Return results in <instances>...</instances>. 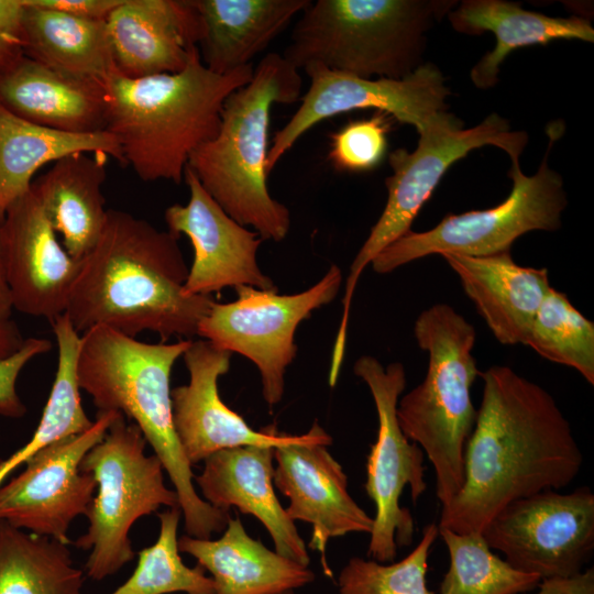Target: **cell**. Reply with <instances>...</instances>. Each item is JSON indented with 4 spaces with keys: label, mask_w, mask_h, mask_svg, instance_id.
<instances>
[{
    "label": "cell",
    "mask_w": 594,
    "mask_h": 594,
    "mask_svg": "<svg viewBox=\"0 0 594 594\" xmlns=\"http://www.w3.org/2000/svg\"><path fill=\"white\" fill-rule=\"evenodd\" d=\"M122 1L123 0H25L30 6L95 20H107L109 14L119 7Z\"/></svg>",
    "instance_id": "39"
},
{
    "label": "cell",
    "mask_w": 594,
    "mask_h": 594,
    "mask_svg": "<svg viewBox=\"0 0 594 594\" xmlns=\"http://www.w3.org/2000/svg\"><path fill=\"white\" fill-rule=\"evenodd\" d=\"M342 272L332 264L310 288L280 295L277 287L234 288L237 299L213 302L201 318L197 336L252 361L261 375L262 394L270 407L284 395L285 372L297 353L295 333L301 321L338 295Z\"/></svg>",
    "instance_id": "11"
},
{
    "label": "cell",
    "mask_w": 594,
    "mask_h": 594,
    "mask_svg": "<svg viewBox=\"0 0 594 594\" xmlns=\"http://www.w3.org/2000/svg\"><path fill=\"white\" fill-rule=\"evenodd\" d=\"M106 22L116 72L128 78L182 72L201 38L193 0H123Z\"/></svg>",
    "instance_id": "20"
},
{
    "label": "cell",
    "mask_w": 594,
    "mask_h": 594,
    "mask_svg": "<svg viewBox=\"0 0 594 594\" xmlns=\"http://www.w3.org/2000/svg\"><path fill=\"white\" fill-rule=\"evenodd\" d=\"M58 348V362L51 394L31 440L0 463V486L7 475L43 447L88 430L94 421L86 415L78 382L81 336L63 314L51 321Z\"/></svg>",
    "instance_id": "31"
},
{
    "label": "cell",
    "mask_w": 594,
    "mask_h": 594,
    "mask_svg": "<svg viewBox=\"0 0 594 594\" xmlns=\"http://www.w3.org/2000/svg\"><path fill=\"white\" fill-rule=\"evenodd\" d=\"M454 1L317 0L300 13L283 57L364 79H402L420 66L425 33Z\"/></svg>",
    "instance_id": "6"
},
{
    "label": "cell",
    "mask_w": 594,
    "mask_h": 594,
    "mask_svg": "<svg viewBox=\"0 0 594 594\" xmlns=\"http://www.w3.org/2000/svg\"><path fill=\"white\" fill-rule=\"evenodd\" d=\"M180 508L160 513V534L152 546L139 552L138 565L131 576L109 594H215V583L197 565L187 566L178 549Z\"/></svg>",
    "instance_id": "34"
},
{
    "label": "cell",
    "mask_w": 594,
    "mask_h": 594,
    "mask_svg": "<svg viewBox=\"0 0 594 594\" xmlns=\"http://www.w3.org/2000/svg\"><path fill=\"white\" fill-rule=\"evenodd\" d=\"M479 375L482 400L464 449V482L438 527L482 532L509 503L571 484L583 454L552 395L505 365Z\"/></svg>",
    "instance_id": "1"
},
{
    "label": "cell",
    "mask_w": 594,
    "mask_h": 594,
    "mask_svg": "<svg viewBox=\"0 0 594 594\" xmlns=\"http://www.w3.org/2000/svg\"><path fill=\"white\" fill-rule=\"evenodd\" d=\"M146 443L139 427L119 413L81 461V471L97 483V495L86 515L88 530L74 543L91 550L85 569L94 581L116 574L133 560L129 534L138 519L161 506L179 507L177 493L164 484L162 462L145 454Z\"/></svg>",
    "instance_id": "8"
},
{
    "label": "cell",
    "mask_w": 594,
    "mask_h": 594,
    "mask_svg": "<svg viewBox=\"0 0 594 594\" xmlns=\"http://www.w3.org/2000/svg\"><path fill=\"white\" fill-rule=\"evenodd\" d=\"M178 240L144 219L108 209L68 297L65 314L77 332L106 326L134 338L152 331L162 342L197 336L215 300L184 294L189 268Z\"/></svg>",
    "instance_id": "2"
},
{
    "label": "cell",
    "mask_w": 594,
    "mask_h": 594,
    "mask_svg": "<svg viewBox=\"0 0 594 594\" xmlns=\"http://www.w3.org/2000/svg\"><path fill=\"white\" fill-rule=\"evenodd\" d=\"M527 141L525 132L512 131L509 122L496 113L473 128L462 129V123L444 111L419 133L415 151L398 148L388 155L393 174L385 179L386 205L350 266L339 339L348 334L351 302L362 272L386 246L410 231L418 212L449 167L472 150L485 145L499 147L512 162H518Z\"/></svg>",
    "instance_id": "9"
},
{
    "label": "cell",
    "mask_w": 594,
    "mask_h": 594,
    "mask_svg": "<svg viewBox=\"0 0 594 594\" xmlns=\"http://www.w3.org/2000/svg\"><path fill=\"white\" fill-rule=\"evenodd\" d=\"M52 342L42 338H28L21 348L7 359L0 360V415L20 418L26 407L18 395L16 380L23 367L35 356L52 350Z\"/></svg>",
    "instance_id": "37"
},
{
    "label": "cell",
    "mask_w": 594,
    "mask_h": 594,
    "mask_svg": "<svg viewBox=\"0 0 594 594\" xmlns=\"http://www.w3.org/2000/svg\"><path fill=\"white\" fill-rule=\"evenodd\" d=\"M438 536V526L428 524L415 549L398 562L351 558L339 574V594H435L427 587L426 574Z\"/></svg>",
    "instance_id": "35"
},
{
    "label": "cell",
    "mask_w": 594,
    "mask_h": 594,
    "mask_svg": "<svg viewBox=\"0 0 594 594\" xmlns=\"http://www.w3.org/2000/svg\"><path fill=\"white\" fill-rule=\"evenodd\" d=\"M184 180L189 190L188 202L174 204L164 212L168 231L178 238L186 235L194 248L184 294L210 296L226 287H275L257 264L263 242L258 233L227 215L188 166Z\"/></svg>",
    "instance_id": "17"
},
{
    "label": "cell",
    "mask_w": 594,
    "mask_h": 594,
    "mask_svg": "<svg viewBox=\"0 0 594 594\" xmlns=\"http://www.w3.org/2000/svg\"><path fill=\"white\" fill-rule=\"evenodd\" d=\"M0 234L13 309L50 321L65 314L79 260L57 240L31 188L8 208Z\"/></svg>",
    "instance_id": "18"
},
{
    "label": "cell",
    "mask_w": 594,
    "mask_h": 594,
    "mask_svg": "<svg viewBox=\"0 0 594 594\" xmlns=\"http://www.w3.org/2000/svg\"><path fill=\"white\" fill-rule=\"evenodd\" d=\"M438 531L450 558L439 594H518L540 584L537 574L519 571L493 553L481 532Z\"/></svg>",
    "instance_id": "32"
},
{
    "label": "cell",
    "mask_w": 594,
    "mask_h": 594,
    "mask_svg": "<svg viewBox=\"0 0 594 594\" xmlns=\"http://www.w3.org/2000/svg\"><path fill=\"white\" fill-rule=\"evenodd\" d=\"M20 329L14 321L0 320V360L16 352L24 342Z\"/></svg>",
    "instance_id": "41"
},
{
    "label": "cell",
    "mask_w": 594,
    "mask_h": 594,
    "mask_svg": "<svg viewBox=\"0 0 594 594\" xmlns=\"http://www.w3.org/2000/svg\"><path fill=\"white\" fill-rule=\"evenodd\" d=\"M191 341L145 343L96 326L81 334L77 372L98 411L121 413L139 427L175 487L187 535L210 539L230 516L198 495L173 420L170 373Z\"/></svg>",
    "instance_id": "3"
},
{
    "label": "cell",
    "mask_w": 594,
    "mask_h": 594,
    "mask_svg": "<svg viewBox=\"0 0 594 594\" xmlns=\"http://www.w3.org/2000/svg\"><path fill=\"white\" fill-rule=\"evenodd\" d=\"M23 0H0V76L23 58Z\"/></svg>",
    "instance_id": "38"
},
{
    "label": "cell",
    "mask_w": 594,
    "mask_h": 594,
    "mask_svg": "<svg viewBox=\"0 0 594 594\" xmlns=\"http://www.w3.org/2000/svg\"><path fill=\"white\" fill-rule=\"evenodd\" d=\"M310 0H193L201 22L202 64L226 75L252 65Z\"/></svg>",
    "instance_id": "25"
},
{
    "label": "cell",
    "mask_w": 594,
    "mask_h": 594,
    "mask_svg": "<svg viewBox=\"0 0 594 594\" xmlns=\"http://www.w3.org/2000/svg\"><path fill=\"white\" fill-rule=\"evenodd\" d=\"M310 79L307 92L288 122L275 133L266 160L267 175L300 136L317 123L354 110L375 109L422 132L446 110L450 94L441 72L421 64L402 79H364L321 65L302 69Z\"/></svg>",
    "instance_id": "14"
},
{
    "label": "cell",
    "mask_w": 594,
    "mask_h": 594,
    "mask_svg": "<svg viewBox=\"0 0 594 594\" xmlns=\"http://www.w3.org/2000/svg\"><path fill=\"white\" fill-rule=\"evenodd\" d=\"M24 55L75 78L105 82L116 70L106 20L30 6L23 0Z\"/></svg>",
    "instance_id": "29"
},
{
    "label": "cell",
    "mask_w": 594,
    "mask_h": 594,
    "mask_svg": "<svg viewBox=\"0 0 594 594\" xmlns=\"http://www.w3.org/2000/svg\"><path fill=\"white\" fill-rule=\"evenodd\" d=\"M67 544L0 521V594H85Z\"/></svg>",
    "instance_id": "30"
},
{
    "label": "cell",
    "mask_w": 594,
    "mask_h": 594,
    "mask_svg": "<svg viewBox=\"0 0 594 594\" xmlns=\"http://www.w3.org/2000/svg\"><path fill=\"white\" fill-rule=\"evenodd\" d=\"M194 477L205 501L228 512L232 506L253 515L268 531L275 551L308 565L310 557L294 520L274 491V448L242 446L215 452Z\"/></svg>",
    "instance_id": "21"
},
{
    "label": "cell",
    "mask_w": 594,
    "mask_h": 594,
    "mask_svg": "<svg viewBox=\"0 0 594 594\" xmlns=\"http://www.w3.org/2000/svg\"><path fill=\"white\" fill-rule=\"evenodd\" d=\"M389 116L377 111L371 118L346 123L330 139L328 157L339 170L363 173L374 169L385 157Z\"/></svg>",
    "instance_id": "36"
},
{
    "label": "cell",
    "mask_w": 594,
    "mask_h": 594,
    "mask_svg": "<svg viewBox=\"0 0 594 594\" xmlns=\"http://www.w3.org/2000/svg\"><path fill=\"white\" fill-rule=\"evenodd\" d=\"M105 154L124 165L121 147L107 132L72 133L26 121L0 103V223L25 195L45 164L74 153Z\"/></svg>",
    "instance_id": "28"
},
{
    "label": "cell",
    "mask_w": 594,
    "mask_h": 594,
    "mask_svg": "<svg viewBox=\"0 0 594 594\" xmlns=\"http://www.w3.org/2000/svg\"><path fill=\"white\" fill-rule=\"evenodd\" d=\"M508 176L513 187L503 202L490 209L447 215L428 231L410 230L372 261L373 271L387 274L432 254L494 255L510 251L515 240L527 232L561 227L566 196L563 180L548 166L547 156L532 176L521 172L519 162H512Z\"/></svg>",
    "instance_id": "10"
},
{
    "label": "cell",
    "mask_w": 594,
    "mask_h": 594,
    "mask_svg": "<svg viewBox=\"0 0 594 594\" xmlns=\"http://www.w3.org/2000/svg\"><path fill=\"white\" fill-rule=\"evenodd\" d=\"M414 336L428 353V367L424 381L398 400L397 418L431 462L442 507L463 485L464 449L477 416L471 399L480 373L472 353L476 331L453 307L436 304L419 314Z\"/></svg>",
    "instance_id": "7"
},
{
    "label": "cell",
    "mask_w": 594,
    "mask_h": 594,
    "mask_svg": "<svg viewBox=\"0 0 594 594\" xmlns=\"http://www.w3.org/2000/svg\"><path fill=\"white\" fill-rule=\"evenodd\" d=\"M108 158L99 153L67 155L31 185L63 246L76 260L96 244L107 218L102 185Z\"/></svg>",
    "instance_id": "26"
},
{
    "label": "cell",
    "mask_w": 594,
    "mask_h": 594,
    "mask_svg": "<svg viewBox=\"0 0 594 594\" xmlns=\"http://www.w3.org/2000/svg\"><path fill=\"white\" fill-rule=\"evenodd\" d=\"M448 16L458 32L473 35L492 32L495 35V48L471 70L473 84L482 89L497 82L501 64L517 48L544 45L556 40L594 41V29L580 16H548L504 0L462 1Z\"/></svg>",
    "instance_id": "27"
},
{
    "label": "cell",
    "mask_w": 594,
    "mask_h": 594,
    "mask_svg": "<svg viewBox=\"0 0 594 594\" xmlns=\"http://www.w3.org/2000/svg\"><path fill=\"white\" fill-rule=\"evenodd\" d=\"M441 256L495 339L505 345L525 344L536 312L551 288L548 270L521 266L510 251L487 256Z\"/></svg>",
    "instance_id": "22"
},
{
    "label": "cell",
    "mask_w": 594,
    "mask_h": 594,
    "mask_svg": "<svg viewBox=\"0 0 594 594\" xmlns=\"http://www.w3.org/2000/svg\"><path fill=\"white\" fill-rule=\"evenodd\" d=\"M118 411H98L79 435L43 447L25 461L24 471L0 486V521L69 544L72 521L87 515L97 483L80 469L86 453L100 442Z\"/></svg>",
    "instance_id": "15"
},
{
    "label": "cell",
    "mask_w": 594,
    "mask_h": 594,
    "mask_svg": "<svg viewBox=\"0 0 594 594\" xmlns=\"http://www.w3.org/2000/svg\"><path fill=\"white\" fill-rule=\"evenodd\" d=\"M277 594H296V593H295V591H285V592L277 593Z\"/></svg>",
    "instance_id": "43"
},
{
    "label": "cell",
    "mask_w": 594,
    "mask_h": 594,
    "mask_svg": "<svg viewBox=\"0 0 594 594\" xmlns=\"http://www.w3.org/2000/svg\"><path fill=\"white\" fill-rule=\"evenodd\" d=\"M524 345L548 361L574 369L594 385V323L564 293L549 289Z\"/></svg>",
    "instance_id": "33"
},
{
    "label": "cell",
    "mask_w": 594,
    "mask_h": 594,
    "mask_svg": "<svg viewBox=\"0 0 594 594\" xmlns=\"http://www.w3.org/2000/svg\"><path fill=\"white\" fill-rule=\"evenodd\" d=\"M354 374L369 387L378 418L377 438L366 461L365 491L375 505L367 556L381 563L393 562L397 548L410 546L415 535L411 513L399 505L409 486L413 503L426 492L425 453L408 440L397 418V405L406 387L405 366H384L376 358L360 356Z\"/></svg>",
    "instance_id": "12"
},
{
    "label": "cell",
    "mask_w": 594,
    "mask_h": 594,
    "mask_svg": "<svg viewBox=\"0 0 594 594\" xmlns=\"http://www.w3.org/2000/svg\"><path fill=\"white\" fill-rule=\"evenodd\" d=\"M0 103L13 114L51 129L106 131L103 82L64 75L26 56L0 76Z\"/></svg>",
    "instance_id": "23"
},
{
    "label": "cell",
    "mask_w": 594,
    "mask_h": 594,
    "mask_svg": "<svg viewBox=\"0 0 594 594\" xmlns=\"http://www.w3.org/2000/svg\"><path fill=\"white\" fill-rule=\"evenodd\" d=\"M332 438L315 421L301 439L274 448V486L289 499L292 520L312 527L309 548L319 551L323 572L332 576L326 559L331 538L351 532L370 534L373 518L352 498L348 477L327 447Z\"/></svg>",
    "instance_id": "16"
},
{
    "label": "cell",
    "mask_w": 594,
    "mask_h": 594,
    "mask_svg": "<svg viewBox=\"0 0 594 594\" xmlns=\"http://www.w3.org/2000/svg\"><path fill=\"white\" fill-rule=\"evenodd\" d=\"M231 355L204 339L191 341L183 355L189 382L173 388L170 396L175 430L191 465L223 449L242 446L276 448L302 437L279 432L275 425L254 430L222 402L218 380L228 373Z\"/></svg>",
    "instance_id": "19"
},
{
    "label": "cell",
    "mask_w": 594,
    "mask_h": 594,
    "mask_svg": "<svg viewBox=\"0 0 594 594\" xmlns=\"http://www.w3.org/2000/svg\"><path fill=\"white\" fill-rule=\"evenodd\" d=\"M180 552L194 557L211 574L215 594H277L315 581L308 568L253 539L239 517L229 518L223 535L178 538Z\"/></svg>",
    "instance_id": "24"
},
{
    "label": "cell",
    "mask_w": 594,
    "mask_h": 594,
    "mask_svg": "<svg viewBox=\"0 0 594 594\" xmlns=\"http://www.w3.org/2000/svg\"><path fill=\"white\" fill-rule=\"evenodd\" d=\"M492 550L515 569L541 580L570 578L594 551V494L586 487L570 493L542 491L516 499L482 530Z\"/></svg>",
    "instance_id": "13"
},
{
    "label": "cell",
    "mask_w": 594,
    "mask_h": 594,
    "mask_svg": "<svg viewBox=\"0 0 594 594\" xmlns=\"http://www.w3.org/2000/svg\"><path fill=\"white\" fill-rule=\"evenodd\" d=\"M299 70L277 53L266 54L249 84L224 100L213 139L190 156L188 167L212 199L262 240L279 242L290 228L288 208L274 199L266 184L268 125L274 103L299 99Z\"/></svg>",
    "instance_id": "5"
},
{
    "label": "cell",
    "mask_w": 594,
    "mask_h": 594,
    "mask_svg": "<svg viewBox=\"0 0 594 594\" xmlns=\"http://www.w3.org/2000/svg\"><path fill=\"white\" fill-rule=\"evenodd\" d=\"M254 67L226 75L209 70L197 50L185 69L105 80L106 131L118 141L124 165L143 182L180 184L191 154L218 133L228 96L249 84Z\"/></svg>",
    "instance_id": "4"
},
{
    "label": "cell",
    "mask_w": 594,
    "mask_h": 594,
    "mask_svg": "<svg viewBox=\"0 0 594 594\" xmlns=\"http://www.w3.org/2000/svg\"><path fill=\"white\" fill-rule=\"evenodd\" d=\"M535 594H594L593 568L570 578L541 580Z\"/></svg>",
    "instance_id": "40"
},
{
    "label": "cell",
    "mask_w": 594,
    "mask_h": 594,
    "mask_svg": "<svg viewBox=\"0 0 594 594\" xmlns=\"http://www.w3.org/2000/svg\"><path fill=\"white\" fill-rule=\"evenodd\" d=\"M1 224V223H0ZM13 310L10 289L8 286L4 263L2 256L1 234H0V320H8Z\"/></svg>",
    "instance_id": "42"
}]
</instances>
